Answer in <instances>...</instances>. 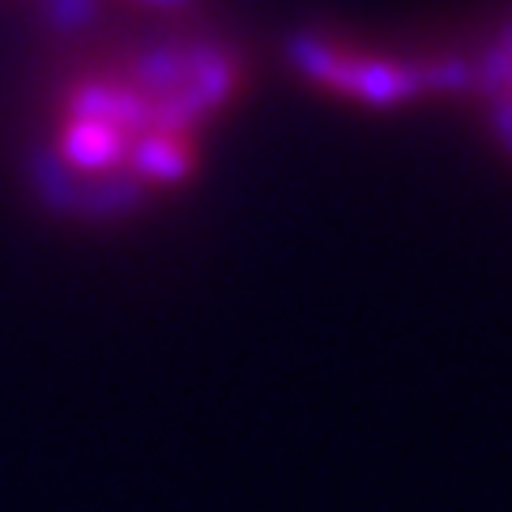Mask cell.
Here are the masks:
<instances>
[{"label": "cell", "instance_id": "obj_1", "mask_svg": "<svg viewBox=\"0 0 512 512\" xmlns=\"http://www.w3.org/2000/svg\"><path fill=\"white\" fill-rule=\"evenodd\" d=\"M73 35L22 133L35 201L86 227L171 205L205 171L218 133L244 103V43L192 9Z\"/></svg>", "mask_w": 512, "mask_h": 512}, {"label": "cell", "instance_id": "obj_3", "mask_svg": "<svg viewBox=\"0 0 512 512\" xmlns=\"http://www.w3.org/2000/svg\"><path fill=\"white\" fill-rule=\"evenodd\" d=\"M0 5H30L43 9L47 18H56L73 30L120 22V18H154V13H184L197 0H0Z\"/></svg>", "mask_w": 512, "mask_h": 512}, {"label": "cell", "instance_id": "obj_2", "mask_svg": "<svg viewBox=\"0 0 512 512\" xmlns=\"http://www.w3.org/2000/svg\"><path fill=\"white\" fill-rule=\"evenodd\" d=\"M448 99L470 103L487 137L512 154V5L440 39V103Z\"/></svg>", "mask_w": 512, "mask_h": 512}]
</instances>
